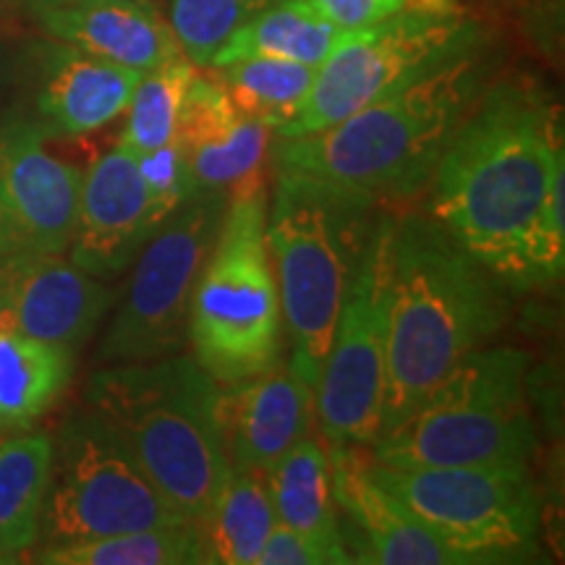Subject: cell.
I'll return each instance as SVG.
<instances>
[{
    "mask_svg": "<svg viewBox=\"0 0 565 565\" xmlns=\"http://www.w3.org/2000/svg\"><path fill=\"white\" fill-rule=\"evenodd\" d=\"M563 168V118L553 97L532 79L498 82L479 92L437 162L433 217L508 282Z\"/></svg>",
    "mask_w": 565,
    "mask_h": 565,
    "instance_id": "6da1fadb",
    "label": "cell"
},
{
    "mask_svg": "<svg viewBox=\"0 0 565 565\" xmlns=\"http://www.w3.org/2000/svg\"><path fill=\"white\" fill-rule=\"evenodd\" d=\"M503 322L498 275L471 257L454 233L429 215L395 221L380 435L404 422Z\"/></svg>",
    "mask_w": 565,
    "mask_h": 565,
    "instance_id": "7a4b0ae2",
    "label": "cell"
},
{
    "mask_svg": "<svg viewBox=\"0 0 565 565\" xmlns=\"http://www.w3.org/2000/svg\"><path fill=\"white\" fill-rule=\"evenodd\" d=\"M482 87L484 63L477 47L391 89L330 129L275 137V171L317 175L377 200L412 196L433 179Z\"/></svg>",
    "mask_w": 565,
    "mask_h": 565,
    "instance_id": "3957f363",
    "label": "cell"
},
{
    "mask_svg": "<svg viewBox=\"0 0 565 565\" xmlns=\"http://www.w3.org/2000/svg\"><path fill=\"white\" fill-rule=\"evenodd\" d=\"M215 380L194 356L108 364L87 404L126 443L150 482L189 524L202 526L231 475L217 424Z\"/></svg>",
    "mask_w": 565,
    "mask_h": 565,
    "instance_id": "277c9868",
    "label": "cell"
},
{
    "mask_svg": "<svg viewBox=\"0 0 565 565\" xmlns=\"http://www.w3.org/2000/svg\"><path fill=\"white\" fill-rule=\"evenodd\" d=\"M380 215L377 196L362 189L278 171L267 215V249L278 273L288 364L317 391L324 356Z\"/></svg>",
    "mask_w": 565,
    "mask_h": 565,
    "instance_id": "5b68a950",
    "label": "cell"
},
{
    "mask_svg": "<svg viewBox=\"0 0 565 565\" xmlns=\"http://www.w3.org/2000/svg\"><path fill=\"white\" fill-rule=\"evenodd\" d=\"M526 366L519 349L471 351L370 445L372 458L401 469H529L540 440L526 404Z\"/></svg>",
    "mask_w": 565,
    "mask_h": 565,
    "instance_id": "8992f818",
    "label": "cell"
},
{
    "mask_svg": "<svg viewBox=\"0 0 565 565\" xmlns=\"http://www.w3.org/2000/svg\"><path fill=\"white\" fill-rule=\"evenodd\" d=\"M189 341L196 364L217 385L254 377L280 359L282 315L263 181L228 194L221 233L192 294Z\"/></svg>",
    "mask_w": 565,
    "mask_h": 565,
    "instance_id": "52a82bcc",
    "label": "cell"
},
{
    "mask_svg": "<svg viewBox=\"0 0 565 565\" xmlns=\"http://www.w3.org/2000/svg\"><path fill=\"white\" fill-rule=\"evenodd\" d=\"M189 524L150 482L126 443L97 414H76L53 440L42 505L45 545Z\"/></svg>",
    "mask_w": 565,
    "mask_h": 565,
    "instance_id": "ba28073f",
    "label": "cell"
},
{
    "mask_svg": "<svg viewBox=\"0 0 565 565\" xmlns=\"http://www.w3.org/2000/svg\"><path fill=\"white\" fill-rule=\"evenodd\" d=\"M370 471L469 563H524L536 555L542 494L529 469H401L370 458Z\"/></svg>",
    "mask_w": 565,
    "mask_h": 565,
    "instance_id": "9c48e42d",
    "label": "cell"
},
{
    "mask_svg": "<svg viewBox=\"0 0 565 565\" xmlns=\"http://www.w3.org/2000/svg\"><path fill=\"white\" fill-rule=\"evenodd\" d=\"M482 32L461 13L404 9L364 30L343 32L315 71L307 100L275 137H303L330 129L351 113L387 95L429 68L477 51Z\"/></svg>",
    "mask_w": 565,
    "mask_h": 565,
    "instance_id": "30bf717a",
    "label": "cell"
},
{
    "mask_svg": "<svg viewBox=\"0 0 565 565\" xmlns=\"http://www.w3.org/2000/svg\"><path fill=\"white\" fill-rule=\"evenodd\" d=\"M225 207V192H200L160 225L139 252L121 307L97 349V362H150L183 349L196 278L217 242Z\"/></svg>",
    "mask_w": 565,
    "mask_h": 565,
    "instance_id": "8fae6325",
    "label": "cell"
},
{
    "mask_svg": "<svg viewBox=\"0 0 565 565\" xmlns=\"http://www.w3.org/2000/svg\"><path fill=\"white\" fill-rule=\"evenodd\" d=\"M395 217L383 212L345 294L315 391L330 445H372L383 427L387 270Z\"/></svg>",
    "mask_w": 565,
    "mask_h": 565,
    "instance_id": "7c38bea8",
    "label": "cell"
},
{
    "mask_svg": "<svg viewBox=\"0 0 565 565\" xmlns=\"http://www.w3.org/2000/svg\"><path fill=\"white\" fill-rule=\"evenodd\" d=\"M84 173L45 150L21 118L0 126V257L63 254L79 215Z\"/></svg>",
    "mask_w": 565,
    "mask_h": 565,
    "instance_id": "4fadbf2b",
    "label": "cell"
},
{
    "mask_svg": "<svg viewBox=\"0 0 565 565\" xmlns=\"http://www.w3.org/2000/svg\"><path fill=\"white\" fill-rule=\"evenodd\" d=\"M6 330L76 351L95 335L116 291L61 254L0 257Z\"/></svg>",
    "mask_w": 565,
    "mask_h": 565,
    "instance_id": "5bb4252c",
    "label": "cell"
},
{
    "mask_svg": "<svg viewBox=\"0 0 565 565\" xmlns=\"http://www.w3.org/2000/svg\"><path fill=\"white\" fill-rule=\"evenodd\" d=\"M330 482L351 563L370 565H469V557L445 545L370 471L362 445L330 448Z\"/></svg>",
    "mask_w": 565,
    "mask_h": 565,
    "instance_id": "9a60e30c",
    "label": "cell"
},
{
    "mask_svg": "<svg viewBox=\"0 0 565 565\" xmlns=\"http://www.w3.org/2000/svg\"><path fill=\"white\" fill-rule=\"evenodd\" d=\"M139 79V71L66 42H40L30 55L32 110L17 118L38 129L42 139L84 137L126 113Z\"/></svg>",
    "mask_w": 565,
    "mask_h": 565,
    "instance_id": "2e32d148",
    "label": "cell"
},
{
    "mask_svg": "<svg viewBox=\"0 0 565 565\" xmlns=\"http://www.w3.org/2000/svg\"><path fill=\"white\" fill-rule=\"evenodd\" d=\"M154 236L137 158L113 147L82 179L79 215L71 238V263L100 280L121 275Z\"/></svg>",
    "mask_w": 565,
    "mask_h": 565,
    "instance_id": "e0dca14e",
    "label": "cell"
},
{
    "mask_svg": "<svg viewBox=\"0 0 565 565\" xmlns=\"http://www.w3.org/2000/svg\"><path fill=\"white\" fill-rule=\"evenodd\" d=\"M315 422V387L288 362L225 385L217 393V424L231 469L270 471Z\"/></svg>",
    "mask_w": 565,
    "mask_h": 565,
    "instance_id": "ac0fdd59",
    "label": "cell"
},
{
    "mask_svg": "<svg viewBox=\"0 0 565 565\" xmlns=\"http://www.w3.org/2000/svg\"><path fill=\"white\" fill-rule=\"evenodd\" d=\"M34 19L47 38L139 74L181 55L171 24L154 11V6L100 0L71 9L40 11Z\"/></svg>",
    "mask_w": 565,
    "mask_h": 565,
    "instance_id": "d6986e66",
    "label": "cell"
},
{
    "mask_svg": "<svg viewBox=\"0 0 565 565\" xmlns=\"http://www.w3.org/2000/svg\"><path fill=\"white\" fill-rule=\"evenodd\" d=\"M275 521L312 540L330 565L351 563L330 482V454L315 437L299 443L267 471Z\"/></svg>",
    "mask_w": 565,
    "mask_h": 565,
    "instance_id": "ffe728a7",
    "label": "cell"
},
{
    "mask_svg": "<svg viewBox=\"0 0 565 565\" xmlns=\"http://www.w3.org/2000/svg\"><path fill=\"white\" fill-rule=\"evenodd\" d=\"M341 38V26L309 0H273L223 42L207 68L244 58H280L320 68Z\"/></svg>",
    "mask_w": 565,
    "mask_h": 565,
    "instance_id": "44dd1931",
    "label": "cell"
},
{
    "mask_svg": "<svg viewBox=\"0 0 565 565\" xmlns=\"http://www.w3.org/2000/svg\"><path fill=\"white\" fill-rule=\"evenodd\" d=\"M53 440L24 435L0 443V561L17 563L40 540Z\"/></svg>",
    "mask_w": 565,
    "mask_h": 565,
    "instance_id": "7402d4cb",
    "label": "cell"
},
{
    "mask_svg": "<svg viewBox=\"0 0 565 565\" xmlns=\"http://www.w3.org/2000/svg\"><path fill=\"white\" fill-rule=\"evenodd\" d=\"M74 356L61 345L0 333V424H30L66 391Z\"/></svg>",
    "mask_w": 565,
    "mask_h": 565,
    "instance_id": "603a6c76",
    "label": "cell"
},
{
    "mask_svg": "<svg viewBox=\"0 0 565 565\" xmlns=\"http://www.w3.org/2000/svg\"><path fill=\"white\" fill-rule=\"evenodd\" d=\"M275 524L267 471L231 469L210 519L200 526L212 563L257 565Z\"/></svg>",
    "mask_w": 565,
    "mask_h": 565,
    "instance_id": "cb8c5ba5",
    "label": "cell"
},
{
    "mask_svg": "<svg viewBox=\"0 0 565 565\" xmlns=\"http://www.w3.org/2000/svg\"><path fill=\"white\" fill-rule=\"evenodd\" d=\"M47 565H207V540L196 524H175L84 542H55L38 550Z\"/></svg>",
    "mask_w": 565,
    "mask_h": 565,
    "instance_id": "d4e9b609",
    "label": "cell"
},
{
    "mask_svg": "<svg viewBox=\"0 0 565 565\" xmlns=\"http://www.w3.org/2000/svg\"><path fill=\"white\" fill-rule=\"evenodd\" d=\"M215 71L238 113L263 121L275 134L307 100L317 68L280 58H244Z\"/></svg>",
    "mask_w": 565,
    "mask_h": 565,
    "instance_id": "484cf974",
    "label": "cell"
},
{
    "mask_svg": "<svg viewBox=\"0 0 565 565\" xmlns=\"http://www.w3.org/2000/svg\"><path fill=\"white\" fill-rule=\"evenodd\" d=\"M196 76V66L186 55H175L162 66L141 74L129 100V118L118 145L131 152H150L175 139L183 95Z\"/></svg>",
    "mask_w": 565,
    "mask_h": 565,
    "instance_id": "4316f807",
    "label": "cell"
},
{
    "mask_svg": "<svg viewBox=\"0 0 565 565\" xmlns=\"http://www.w3.org/2000/svg\"><path fill=\"white\" fill-rule=\"evenodd\" d=\"M270 129L263 121L242 116L228 137L217 145L189 152L194 179L202 192H236V189L259 183V171L270 145Z\"/></svg>",
    "mask_w": 565,
    "mask_h": 565,
    "instance_id": "83f0119b",
    "label": "cell"
},
{
    "mask_svg": "<svg viewBox=\"0 0 565 565\" xmlns=\"http://www.w3.org/2000/svg\"><path fill=\"white\" fill-rule=\"evenodd\" d=\"M270 3L273 0H171L168 24L181 53L194 66H210L223 42Z\"/></svg>",
    "mask_w": 565,
    "mask_h": 565,
    "instance_id": "f1b7e54d",
    "label": "cell"
},
{
    "mask_svg": "<svg viewBox=\"0 0 565 565\" xmlns=\"http://www.w3.org/2000/svg\"><path fill=\"white\" fill-rule=\"evenodd\" d=\"M565 267V168L550 183L545 200L529 225L519 257H515L511 286L526 288L553 282Z\"/></svg>",
    "mask_w": 565,
    "mask_h": 565,
    "instance_id": "f546056e",
    "label": "cell"
},
{
    "mask_svg": "<svg viewBox=\"0 0 565 565\" xmlns=\"http://www.w3.org/2000/svg\"><path fill=\"white\" fill-rule=\"evenodd\" d=\"M141 181H145L147 202H150V223L154 233L168 217H173L183 204L202 192L194 179L192 160L179 139L168 141L150 152H134Z\"/></svg>",
    "mask_w": 565,
    "mask_h": 565,
    "instance_id": "4dcf8cb0",
    "label": "cell"
},
{
    "mask_svg": "<svg viewBox=\"0 0 565 565\" xmlns=\"http://www.w3.org/2000/svg\"><path fill=\"white\" fill-rule=\"evenodd\" d=\"M238 121H242V113L233 105L223 84L207 76H194L183 95L175 139L186 147V152H194L223 141Z\"/></svg>",
    "mask_w": 565,
    "mask_h": 565,
    "instance_id": "1f68e13d",
    "label": "cell"
},
{
    "mask_svg": "<svg viewBox=\"0 0 565 565\" xmlns=\"http://www.w3.org/2000/svg\"><path fill=\"white\" fill-rule=\"evenodd\" d=\"M309 3L343 32H351L404 11L408 0H309Z\"/></svg>",
    "mask_w": 565,
    "mask_h": 565,
    "instance_id": "d6a6232c",
    "label": "cell"
},
{
    "mask_svg": "<svg viewBox=\"0 0 565 565\" xmlns=\"http://www.w3.org/2000/svg\"><path fill=\"white\" fill-rule=\"evenodd\" d=\"M257 565H330V561L312 540L275 521Z\"/></svg>",
    "mask_w": 565,
    "mask_h": 565,
    "instance_id": "836d02e7",
    "label": "cell"
},
{
    "mask_svg": "<svg viewBox=\"0 0 565 565\" xmlns=\"http://www.w3.org/2000/svg\"><path fill=\"white\" fill-rule=\"evenodd\" d=\"M563 26V0H532V30L534 38L545 42L547 47L555 45V34Z\"/></svg>",
    "mask_w": 565,
    "mask_h": 565,
    "instance_id": "e575fe53",
    "label": "cell"
},
{
    "mask_svg": "<svg viewBox=\"0 0 565 565\" xmlns=\"http://www.w3.org/2000/svg\"><path fill=\"white\" fill-rule=\"evenodd\" d=\"M19 6H24L26 11L40 13V11H53V9H71V6H84V3H100V0H17ZM131 3H145L154 6V0H131Z\"/></svg>",
    "mask_w": 565,
    "mask_h": 565,
    "instance_id": "d590c367",
    "label": "cell"
},
{
    "mask_svg": "<svg viewBox=\"0 0 565 565\" xmlns=\"http://www.w3.org/2000/svg\"><path fill=\"white\" fill-rule=\"evenodd\" d=\"M0 333H6V303H3V286H0Z\"/></svg>",
    "mask_w": 565,
    "mask_h": 565,
    "instance_id": "8d00e7d4",
    "label": "cell"
},
{
    "mask_svg": "<svg viewBox=\"0 0 565 565\" xmlns=\"http://www.w3.org/2000/svg\"><path fill=\"white\" fill-rule=\"evenodd\" d=\"M0 565H3V561H0Z\"/></svg>",
    "mask_w": 565,
    "mask_h": 565,
    "instance_id": "74e56055",
    "label": "cell"
},
{
    "mask_svg": "<svg viewBox=\"0 0 565 565\" xmlns=\"http://www.w3.org/2000/svg\"><path fill=\"white\" fill-rule=\"evenodd\" d=\"M3 563H6V561H3Z\"/></svg>",
    "mask_w": 565,
    "mask_h": 565,
    "instance_id": "f35d334b",
    "label": "cell"
}]
</instances>
